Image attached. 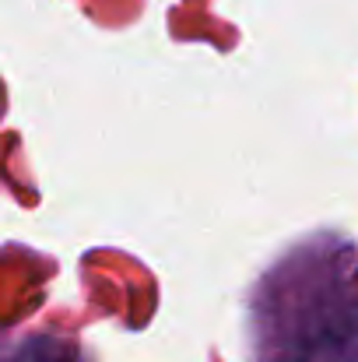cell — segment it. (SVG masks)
I'll list each match as a JSON object with an SVG mask.
<instances>
[{
    "instance_id": "7a4b0ae2",
    "label": "cell",
    "mask_w": 358,
    "mask_h": 362,
    "mask_svg": "<svg viewBox=\"0 0 358 362\" xmlns=\"http://www.w3.org/2000/svg\"><path fill=\"white\" fill-rule=\"evenodd\" d=\"M21 362H81V356L64 345V341H53V338H28L25 341V356Z\"/></svg>"
},
{
    "instance_id": "6da1fadb",
    "label": "cell",
    "mask_w": 358,
    "mask_h": 362,
    "mask_svg": "<svg viewBox=\"0 0 358 362\" xmlns=\"http://www.w3.org/2000/svg\"><path fill=\"white\" fill-rule=\"evenodd\" d=\"M249 362H358V250L316 233L249 288Z\"/></svg>"
}]
</instances>
